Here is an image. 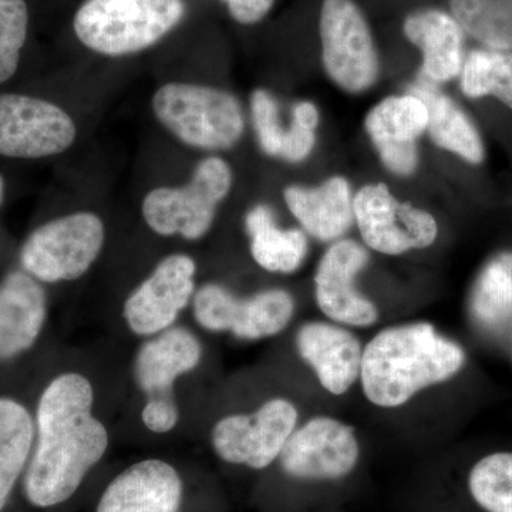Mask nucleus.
Instances as JSON below:
<instances>
[{
  "label": "nucleus",
  "instance_id": "obj_21",
  "mask_svg": "<svg viewBox=\"0 0 512 512\" xmlns=\"http://www.w3.org/2000/svg\"><path fill=\"white\" fill-rule=\"evenodd\" d=\"M404 35L423 53V76L444 83L463 70L464 32L453 16L437 9L407 16Z\"/></svg>",
  "mask_w": 512,
  "mask_h": 512
},
{
  "label": "nucleus",
  "instance_id": "obj_10",
  "mask_svg": "<svg viewBox=\"0 0 512 512\" xmlns=\"http://www.w3.org/2000/svg\"><path fill=\"white\" fill-rule=\"evenodd\" d=\"M77 127L62 107L22 94H0V154L13 158L57 156L73 146Z\"/></svg>",
  "mask_w": 512,
  "mask_h": 512
},
{
  "label": "nucleus",
  "instance_id": "obj_27",
  "mask_svg": "<svg viewBox=\"0 0 512 512\" xmlns=\"http://www.w3.org/2000/svg\"><path fill=\"white\" fill-rule=\"evenodd\" d=\"M463 32L501 52L512 50V0H450Z\"/></svg>",
  "mask_w": 512,
  "mask_h": 512
},
{
  "label": "nucleus",
  "instance_id": "obj_31",
  "mask_svg": "<svg viewBox=\"0 0 512 512\" xmlns=\"http://www.w3.org/2000/svg\"><path fill=\"white\" fill-rule=\"evenodd\" d=\"M144 426L153 433H170L180 419L175 400H147L143 414Z\"/></svg>",
  "mask_w": 512,
  "mask_h": 512
},
{
  "label": "nucleus",
  "instance_id": "obj_15",
  "mask_svg": "<svg viewBox=\"0 0 512 512\" xmlns=\"http://www.w3.org/2000/svg\"><path fill=\"white\" fill-rule=\"evenodd\" d=\"M426 106L413 94L389 97L377 104L366 119V130L387 168L410 175L419 163L417 140L427 130Z\"/></svg>",
  "mask_w": 512,
  "mask_h": 512
},
{
  "label": "nucleus",
  "instance_id": "obj_14",
  "mask_svg": "<svg viewBox=\"0 0 512 512\" xmlns=\"http://www.w3.org/2000/svg\"><path fill=\"white\" fill-rule=\"evenodd\" d=\"M367 262V249L350 239L335 242L319 262L315 275L316 303L333 322L367 328L379 319L375 303L356 288L357 275Z\"/></svg>",
  "mask_w": 512,
  "mask_h": 512
},
{
  "label": "nucleus",
  "instance_id": "obj_28",
  "mask_svg": "<svg viewBox=\"0 0 512 512\" xmlns=\"http://www.w3.org/2000/svg\"><path fill=\"white\" fill-rule=\"evenodd\" d=\"M461 89L471 99L497 97L512 109V53L473 50L461 70Z\"/></svg>",
  "mask_w": 512,
  "mask_h": 512
},
{
  "label": "nucleus",
  "instance_id": "obj_4",
  "mask_svg": "<svg viewBox=\"0 0 512 512\" xmlns=\"http://www.w3.org/2000/svg\"><path fill=\"white\" fill-rule=\"evenodd\" d=\"M151 104L161 126L185 146L197 150H228L244 134L241 104L225 90L167 83L158 87Z\"/></svg>",
  "mask_w": 512,
  "mask_h": 512
},
{
  "label": "nucleus",
  "instance_id": "obj_8",
  "mask_svg": "<svg viewBox=\"0 0 512 512\" xmlns=\"http://www.w3.org/2000/svg\"><path fill=\"white\" fill-rule=\"evenodd\" d=\"M298 420L293 403L272 399L255 413L232 414L218 421L212 429V448L229 464L265 470L281 456Z\"/></svg>",
  "mask_w": 512,
  "mask_h": 512
},
{
  "label": "nucleus",
  "instance_id": "obj_1",
  "mask_svg": "<svg viewBox=\"0 0 512 512\" xmlns=\"http://www.w3.org/2000/svg\"><path fill=\"white\" fill-rule=\"evenodd\" d=\"M93 386L64 373L40 396L35 443L23 488L30 504L50 508L70 500L109 447V433L93 414Z\"/></svg>",
  "mask_w": 512,
  "mask_h": 512
},
{
  "label": "nucleus",
  "instance_id": "obj_22",
  "mask_svg": "<svg viewBox=\"0 0 512 512\" xmlns=\"http://www.w3.org/2000/svg\"><path fill=\"white\" fill-rule=\"evenodd\" d=\"M284 197L293 217L319 241L343 237L355 220L352 195L345 178H330L316 188L289 187Z\"/></svg>",
  "mask_w": 512,
  "mask_h": 512
},
{
  "label": "nucleus",
  "instance_id": "obj_11",
  "mask_svg": "<svg viewBox=\"0 0 512 512\" xmlns=\"http://www.w3.org/2000/svg\"><path fill=\"white\" fill-rule=\"evenodd\" d=\"M360 446L355 430L319 416L295 429L279 456L286 476L301 481H338L355 471Z\"/></svg>",
  "mask_w": 512,
  "mask_h": 512
},
{
  "label": "nucleus",
  "instance_id": "obj_12",
  "mask_svg": "<svg viewBox=\"0 0 512 512\" xmlns=\"http://www.w3.org/2000/svg\"><path fill=\"white\" fill-rule=\"evenodd\" d=\"M353 212L367 247L384 255L430 247L439 232L433 215L397 201L383 184L357 192Z\"/></svg>",
  "mask_w": 512,
  "mask_h": 512
},
{
  "label": "nucleus",
  "instance_id": "obj_19",
  "mask_svg": "<svg viewBox=\"0 0 512 512\" xmlns=\"http://www.w3.org/2000/svg\"><path fill=\"white\" fill-rule=\"evenodd\" d=\"M45 289L32 275L12 272L0 284V360L35 345L46 322Z\"/></svg>",
  "mask_w": 512,
  "mask_h": 512
},
{
  "label": "nucleus",
  "instance_id": "obj_32",
  "mask_svg": "<svg viewBox=\"0 0 512 512\" xmlns=\"http://www.w3.org/2000/svg\"><path fill=\"white\" fill-rule=\"evenodd\" d=\"M229 15L241 25H255L271 12L275 0H221Z\"/></svg>",
  "mask_w": 512,
  "mask_h": 512
},
{
  "label": "nucleus",
  "instance_id": "obj_7",
  "mask_svg": "<svg viewBox=\"0 0 512 512\" xmlns=\"http://www.w3.org/2000/svg\"><path fill=\"white\" fill-rule=\"evenodd\" d=\"M319 29L330 79L350 93L369 89L379 74V59L359 6L353 0H323Z\"/></svg>",
  "mask_w": 512,
  "mask_h": 512
},
{
  "label": "nucleus",
  "instance_id": "obj_13",
  "mask_svg": "<svg viewBox=\"0 0 512 512\" xmlns=\"http://www.w3.org/2000/svg\"><path fill=\"white\" fill-rule=\"evenodd\" d=\"M194 259L184 254L167 256L124 305V318L138 336L158 335L170 329L195 295Z\"/></svg>",
  "mask_w": 512,
  "mask_h": 512
},
{
  "label": "nucleus",
  "instance_id": "obj_30",
  "mask_svg": "<svg viewBox=\"0 0 512 512\" xmlns=\"http://www.w3.org/2000/svg\"><path fill=\"white\" fill-rule=\"evenodd\" d=\"M28 26L25 0H0V84L12 79L18 70Z\"/></svg>",
  "mask_w": 512,
  "mask_h": 512
},
{
  "label": "nucleus",
  "instance_id": "obj_3",
  "mask_svg": "<svg viewBox=\"0 0 512 512\" xmlns=\"http://www.w3.org/2000/svg\"><path fill=\"white\" fill-rule=\"evenodd\" d=\"M184 15V0H86L74 15L73 28L87 49L121 57L156 45Z\"/></svg>",
  "mask_w": 512,
  "mask_h": 512
},
{
  "label": "nucleus",
  "instance_id": "obj_25",
  "mask_svg": "<svg viewBox=\"0 0 512 512\" xmlns=\"http://www.w3.org/2000/svg\"><path fill=\"white\" fill-rule=\"evenodd\" d=\"M35 443V423L25 406L0 397V512L28 467Z\"/></svg>",
  "mask_w": 512,
  "mask_h": 512
},
{
  "label": "nucleus",
  "instance_id": "obj_9",
  "mask_svg": "<svg viewBox=\"0 0 512 512\" xmlns=\"http://www.w3.org/2000/svg\"><path fill=\"white\" fill-rule=\"evenodd\" d=\"M295 301L284 289H268L239 299L224 286L208 284L194 295V315L210 332H231L239 339L278 335L291 322Z\"/></svg>",
  "mask_w": 512,
  "mask_h": 512
},
{
  "label": "nucleus",
  "instance_id": "obj_29",
  "mask_svg": "<svg viewBox=\"0 0 512 512\" xmlns=\"http://www.w3.org/2000/svg\"><path fill=\"white\" fill-rule=\"evenodd\" d=\"M468 491L485 512H512V453L488 454L468 474Z\"/></svg>",
  "mask_w": 512,
  "mask_h": 512
},
{
  "label": "nucleus",
  "instance_id": "obj_26",
  "mask_svg": "<svg viewBox=\"0 0 512 512\" xmlns=\"http://www.w3.org/2000/svg\"><path fill=\"white\" fill-rule=\"evenodd\" d=\"M470 313L485 330H500L512 320V252L494 256L478 275Z\"/></svg>",
  "mask_w": 512,
  "mask_h": 512
},
{
  "label": "nucleus",
  "instance_id": "obj_23",
  "mask_svg": "<svg viewBox=\"0 0 512 512\" xmlns=\"http://www.w3.org/2000/svg\"><path fill=\"white\" fill-rule=\"evenodd\" d=\"M409 94L426 106L429 114L427 131L437 146L471 164L483 161L484 146L477 128L450 97L426 79L413 84Z\"/></svg>",
  "mask_w": 512,
  "mask_h": 512
},
{
  "label": "nucleus",
  "instance_id": "obj_5",
  "mask_svg": "<svg viewBox=\"0 0 512 512\" xmlns=\"http://www.w3.org/2000/svg\"><path fill=\"white\" fill-rule=\"evenodd\" d=\"M232 185L229 165L220 157L202 160L183 187H158L144 197L141 212L151 231L163 237L197 241L215 220L218 205Z\"/></svg>",
  "mask_w": 512,
  "mask_h": 512
},
{
  "label": "nucleus",
  "instance_id": "obj_17",
  "mask_svg": "<svg viewBox=\"0 0 512 512\" xmlns=\"http://www.w3.org/2000/svg\"><path fill=\"white\" fill-rule=\"evenodd\" d=\"M299 355L326 392L342 396L360 377L362 343L355 333L328 322H308L296 336Z\"/></svg>",
  "mask_w": 512,
  "mask_h": 512
},
{
  "label": "nucleus",
  "instance_id": "obj_2",
  "mask_svg": "<svg viewBox=\"0 0 512 512\" xmlns=\"http://www.w3.org/2000/svg\"><path fill=\"white\" fill-rule=\"evenodd\" d=\"M466 365V353L429 322L380 330L363 350V393L367 400L394 409L421 390L447 382Z\"/></svg>",
  "mask_w": 512,
  "mask_h": 512
},
{
  "label": "nucleus",
  "instance_id": "obj_6",
  "mask_svg": "<svg viewBox=\"0 0 512 512\" xmlns=\"http://www.w3.org/2000/svg\"><path fill=\"white\" fill-rule=\"evenodd\" d=\"M104 237L99 215L74 212L33 231L20 251V262L39 282L76 281L99 258Z\"/></svg>",
  "mask_w": 512,
  "mask_h": 512
},
{
  "label": "nucleus",
  "instance_id": "obj_20",
  "mask_svg": "<svg viewBox=\"0 0 512 512\" xmlns=\"http://www.w3.org/2000/svg\"><path fill=\"white\" fill-rule=\"evenodd\" d=\"M251 109L259 146L268 156L299 163L312 153L319 123L315 104L309 101L296 104L288 127H282L278 103L265 90L252 94Z\"/></svg>",
  "mask_w": 512,
  "mask_h": 512
},
{
  "label": "nucleus",
  "instance_id": "obj_33",
  "mask_svg": "<svg viewBox=\"0 0 512 512\" xmlns=\"http://www.w3.org/2000/svg\"><path fill=\"white\" fill-rule=\"evenodd\" d=\"M3 195H5V183H3V178L0 177V204H2Z\"/></svg>",
  "mask_w": 512,
  "mask_h": 512
},
{
  "label": "nucleus",
  "instance_id": "obj_24",
  "mask_svg": "<svg viewBox=\"0 0 512 512\" xmlns=\"http://www.w3.org/2000/svg\"><path fill=\"white\" fill-rule=\"evenodd\" d=\"M245 227L251 237V254L265 271L292 274L305 261L308 241L301 229H281L266 205L248 212Z\"/></svg>",
  "mask_w": 512,
  "mask_h": 512
},
{
  "label": "nucleus",
  "instance_id": "obj_18",
  "mask_svg": "<svg viewBox=\"0 0 512 512\" xmlns=\"http://www.w3.org/2000/svg\"><path fill=\"white\" fill-rule=\"evenodd\" d=\"M201 356L200 340L190 330H164L138 350L134 379L148 400H174L175 380L200 365Z\"/></svg>",
  "mask_w": 512,
  "mask_h": 512
},
{
  "label": "nucleus",
  "instance_id": "obj_16",
  "mask_svg": "<svg viewBox=\"0 0 512 512\" xmlns=\"http://www.w3.org/2000/svg\"><path fill=\"white\" fill-rule=\"evenodd\" d=\"M183 481L163 460L140 461L128 467L101 495L97 512H180Z\"/></svg>",
  "mask_w": 512,
  "mask_h": 512
}]
</instances>
